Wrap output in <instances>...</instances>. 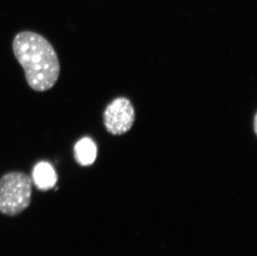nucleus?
<instances>
[{
  "label": "nucleus",
  "instance_id": "1",
  "mask_svg": "<svg viewBox=\"0 0 257 256\" xmlns=\"http://www.w3.org/2000/svg\"><path fill=\"white\" fill-rule=\"evenodd\" d=\"M13 51L32 89L46 92L56 84L60 74L58 54L44 37L34 32H20L13 41Z\"/></svg>",
  "mask_w": 257,
  "mask_h": 256
},
{
  "label": "nucleus",
  "instance_id": "2",
  "mask_svg": "<svg viewBox=\"0 0 257 256\" xmlns=\"http://www.w3.org/2000/svg\"><path fill=\"white\" fill-rule=\"evenodd\" d=\"M32 181L23 172H10L0 179V212L17 215L31 201Z\"/></svg>",
  "mask_w": 257,
  "mask_h": 256
},
{
  "label": "nucleus",
  "instance_id": "3",
  "mask_svg": "<svg viewBox=\"0 0 257 256\" xmlns=\"http://www.w3.org/2000/svg\"><path fill=\"white\" fill-rule=\"evenodd\" d=\"M104 124L112 135L127 133L135 121V111L132 102L126 97H118L108 104L103 114Z\"/></svg>",
  "mask_w": 257,
  "mask_h": 256
},
{
  "label": "nucleus",
  "instance_id": "4",
  "mask_svg": "<svg viewBox=\"0 0 257 256\" xmlns=\"http://www.w3.org/2000/svg\"><path fill=\"white\" fill-rule=\"evenodd\" d=\"M58 177L54 167L49 162H40L34 167L33 181L40 191H48L56 184Z\"/></svg>",
  "mask_w": 257,
  "mask_h": 256
},
{
  "label": "nucleus",
  "instance_id": "5",
  "mask_svg": "<svg viewBox=\"0 0 257 256\" xmlns=\"http://www.w3.org/2000/svg\"><path fill=\"white\" fill-rule=\"evenodd\" d=\"M97 146L89 138H82L74 147V157L78 164L90 166L97 158Z\"/></svg>",
  "mask_w": 257,
  "mask_h": 256
},
{
  "label": "nucleus",
  "instance_id": "6",
  "mask_svg": "<svg viewBox=\"0 0 257 256\" xmlns=\"http://www.w3.org/2000/svg\"><path fill=\"white\" fill-rule=\"evenodd\" d=\"M254 130H255V133H256V116H255V119H254Z\"/></svg>",
  "mask_w": 257,
  "mask_h": 256
}]
</instances>
